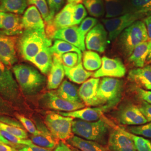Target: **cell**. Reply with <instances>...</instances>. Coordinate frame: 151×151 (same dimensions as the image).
<instances>
[{"label": "cell", "instance_id": "56", "mask_svg": "<svg viewBox=\"0 0 151 151\" xmlns=\"http://www.w3.org/2000/svg\"><path fill=\"white\" fill-rule=\"evenodd\" d=\"M4 12L0 11V29L2 28V18H3V15H4Z\"/></svg>", "mask_w": 151, "mask_h": 151}, {"label": "cell", "instance_id": "22", "mask_svg": "<svg viewBox=\"0 0 151 151\" xmlns=\"http://www.w3.org/2000/svg\"><path fill=\"white\" fill-rule=\"evenodd\" d=\"M1 29L5 34L9 36L20 35L24 30L22 16L15 14L4 12Z\"/></svg>", "mask_w": 151, "mask_h": 151}, {"label": "cell", "instance_id": "18", "mask_svg": "<svg viewBox=\"0 0 151 151\" xmlns=\"http://www.w3.org/2000/svg\"><path fill=\"white\" fill-rule=\"evenodd\" d=\"M109 109H110V108L105 105L95 108H82L70 112L58 113L64 116L71 117L87 122H95L101 119L104 113Z\"/></svg>", "mask_w": 151, "mask_h": 151}, {"label": "cell", "instance_id": "30", "mask_svg": "<svg viewBox=\"0 0 151 151\" xmlns=\"http://www.w3.org/2000/svg\"><path fill=\"white\" fill-rule=\"evenodd\" d=\"M27 0H0V11L21 15L24 13Z\"/></svg>", "mask_w": 151, "mask_h": 151}, {"label": "cell", "instance_id": "4", "mask_svg": "<svg viewBox=\"0 0 151 151\" xmlns=\"http://www.w3.org/2000/svg\"><path fill=\"white\" fill-rule=\"evenodd\" d=\"M149 41L146 24L138 20L125 29L119 36V48L124 57H129L140 44Z\"/></svg>", "mask_w": 151, "mask_h": 151}, {"label": "cell", "instance_id": "33", "mask_svg": "<svg viewBox=\"0 0 151 151\" xmlns=\"http://www.w3.org/2000/svg\"><path fill=\"white\" fill-rule=\"evenodd\" d=\"M50 50L53 54H57L61 56L69 52H75L78 54L80 62H82V51L72 44L68 43L63 40H55L53 44L50 47Z\"/></svg>", "mask_w": 151, "mask_h": 151}, {"label": "cell", "instance_id": "53", "mask_svg": "<svg viewBox=\"0 0 151 151\" xmlns=\"http://www.w3.org/2000/svg\"><path fill=\"white\" fill-rule=\"evenodd\" d=\"M0 143H4V144H6L9 145H12L9 141L7 140L1 134H0Z\"/></svg>", "mask_w": 151, "mask_h": 151}, {"label": "cell", "instance_id": "11", "mask_svg": "<svg viewBox=\"0 0 151 151\" xmlns=\"http://www.w3.org/2000/svg\"><path fill=\"white\" fill-rule=\"evenodd\" d=\"M16 36H9L0 30V60L7 67L14 66L18 61L16 53Z\"/></svg>", "mask_w": 151, "mask_h": 151}, {"label": "cell", "instance_id": "34", "mask_svg": "<svg viewBox=\"0 0 151 151\" xmlns=\"http://www.w3.org/2000/svg\"><path fill=\"white\" fill-rule=\"evenodd\" d=\"M83 4L89 14L94 17H100L105 14L104 0H83Z\"/></svg>", "mask_w": 151, "mask_h": 151}, {"label": "cell", "instance_id": "27", "mask_svg": "<svg viewBox=\"0 0 151 151\" xmlns=\"http://www.w3.org/2000/svg\"><path fill=\"white\" fill-rule=\"evenodd\" d=\"M65 75L73 82L81 84L87 81L93 73L85 69L82 62L78 63L73 67H68L64 65Z\"/></svg>", "mask_w": 151, "mask_h": 151}, {"label": "cell", "instance_id": "10", "mask_svg": "<svg viewBox=\"0 0 151 151\" xmlns=\"http://www.w3.org/2000/svg\"><path fill=\"white\" fill-rule=\"evenodd\" d=\"M108 148L110 151H136L134 142L127 130L115 127L108 137Z\"/></svg>", "mask_w": 151, "mask_h": 151}, {"label": "cell", "instance_id": "31", "mask_svg": "<svg viewBox=\"0 0 151 151\" xmlns=\"http://www.w3.org/2000/svg\"><path fill=\"white\" fill-rule=\"evenodd\" d=\"M129 13L143 16L145 19L151 15V0H128Z\"/></svg>", "mask_w": 151, "mask_h": 151}, {"label": "cell", "instance_id": "29", "mask_svg": "<svg viewBox=\"0 0 151 151\" xmlns=\"http://www.w3.org/2000/svg\"><path fill=\"white\" fill-rule=\"evenodd\" d=\"M149 49V41L138 45L128 57L129 62L137 68L143 67L146 63Z\"/></svg>", "mask_w": 151, "mask_h": 151}, {"label": "cell", "instance_id": "35", "mask_svg": "<svg viewBox=\"0 0 151 151\" xmlns=\"http://www.w3.org/2000/svg\"><path fill=\"white\" fill-rule=\"evenodd\" d=\"M27 4L30 5L35 6L40 13L42 17L47 24V29L50 27L52 24V21L50 18V11L48 5L46 0H27Z\"/></svg>", "mask_w": 151, "mask_h": 151}, {"label": "cell", "instance_id": "51", "mask_svg": "<svg viewBox=\"0 0 151 151\" xmlns=\"http://www.w3.org/2000/svg\"><path fill=\"white\" fill-rule=\"evenodd\" d=\"M146 24V27L147 29L148 35L149 37V41L151 40V15L147 16L143 20Z\"/></svg>", "mask_w": 151, "mask_h": 151}, {"label": "cell", "instance_id": "5", "mask_svg": "<svg viewBox=\"0 0 151 151\" xmlns=\"http://www.w3.org/2000/svg\"><path fill=\"white\" fill-rule=\"evenodd\" d=\"M123 81L113 77H104L100 81L97 97L101 106L107 105L110 109L119 103L122 96Z\"/></svg>", "mask_w": 151, "mask_h": 151}, {"label": "cell", "instance_id": "41", "mask_svg": "<svg viewBox=\"0 0 151 151\" xmlns=\"http://www.w3.org/2000/svg\"><path fill=\"white\" fill-rule=\"evenodd\" d=\"M16 118L22 123L24 128L32 135H38L39 133V130L32 120L20 114H16Z\"/></svg>", "mask_w": 151, "mask_h": 151}, {"label": "cell", "instance_id": "21", "mask_svg": "<svg viewBox=\"0 0 151 151\" xmlns=\"http://www.w3.org/2000/svg\"><path fill=\"white\" fill-rule=\"evenodd\" d=\"M128 79L139 88L151 91V65H147L142 68H136L130 70Z\"/></svg>", "mask_w": 151, "mask_h": 151}, {"label": "cell", "instance_id": "39", "mask_svg": "<svg viewBox=\"0 0 151 151\" xmlns=\"http://www.w3.org/2000/svg\"><path fill=\"white\" fill-rule=\"evenodd\" d=\"M87 12L83 4H79L75 5L72 26H77L86 18Z\"/></svg>", "mask_w": 151, "mask_h": 151}, {"label": "cell", "instance_id": "54", "mask_svg": "<svg viewBox=\"0 0 151 151\" xmlns=\"http://www.w3.org/2000/svg\"><path fill=\"white\" fill-rule=\"evenodd\" d=\"M68 4H71L72 5H77L83 2V0H67Z\"/></svg>", "mask_w": 151, "mask_h": 151}, {"label": "cell", "instance_id": "16", "mask_svg": "<svg viewBox=\"0 0 151 151\" xmlns=\"http://www.w3.org/2000/svg\"><path fill=\"white\" fill-rule=\"evenodd\" d=\"M100 81L99 78H91L83 83L79 88L78 95L86 106L95 107L101 106L97 97Z\"/></svg>", "mask_w": 151, "mask_h": 151}, {"label": "cell", "instance_id": "44", "mask_svg": "<svg viewBox=\"0 0 151 151\" xmlns=\"http://www.w3.org/2000/svg\"><path fill=\"white\" fill-rule=\"evenodd\" d=\"M48 5L51 20L53 22L54 16L58 13L65 4V0H46Z\"/></svg>", "mask_w": 151, "mask_h": 151}, {"label": "cell", "instance_id": "52", "mask_svg": "<svg viewBox=\"0 0 151 151\" xmlns=\"http://www.w3.org/2000/svg\"><path fill=\"white\" fill-rule=\"evenodd\" d=\"M0 151H19L16 150V148L14 147H12L11 146L4 144V143H0Z\"/></svg>", "mask_w": 151, "mask_h": 151}, {"label": "cell", "instance_id": "25", "mask_svg": "<svg viewBox=\"0 0 151 151\" xmlns=\"http://www.w3.org/2000/svg\"><path fill=\"white\" fill-rule=\"evenodd\" d=\"M106 19L129 13L128 0H104Z\"/></svg>", "mask_w": 151, "mask_h": 151}, {"label": "cell", "instance_id": "24", "mask_svg": "<svg viewBox=\"0 0 151 151\" xmlns=\"http://www.w3.org/2000/svg\"><path fill=\"white\" fill-rule=\"evenodd\" d=\"M53 55V54L50 50V47H45L34 57L31 62L43 74L47 75L49 73L52 66Z\"/></svg>", "mask_w": 151, "mask_h": 151}, {"label": "cell", "instance_id": "47", "mask_svg": "<svg viewBox=\"0 0 151 151\" xmlns=\"http://www.w3.org/2000/svg\"><path fill=\"white\" fill-rule=\"evenodd\" d=\"M139 108L147 121L151 122V104L143 101Z\"/></svg>", "mask_w": 151, "mask_h": 151}, {"label": "cell", "instance_id": "49", "mask_svg": "<svg viewBox=\"0 0 151 151\" xmlns=\"http://www.w3.org/2000/svg\"><path fill=\"white\" fill-rule=\"evenodd\" d=\"M19 151H52V150L43 148L32 144L31 146H22Z\"/></svg>", "mask_w": 151, "mask_h": 151}, {"label": "cell", "instance_id": "48", "mask_svg": "<svg viewBox=\"0 0 151 151\" xmlns=\"http://www.w3.org/2000/svg\"><path fill=\"white\" fill-rule=\"evenodd\" d=\"M136 91L141 99L146 103L151 104V91L146 90L139 87H137L136 88Z\"/></svg>", "mask_w": 151, "mask_h": 151}, {"label": "cell", "instance_id": "36", "mask_svg": "<svg viewBox=\"0 0 151 151\" xmlns=\"http://www.w3.org/2000/svg\"><path fill=\"white\" fill-rule=\"evenodd\" d=\"M127 133L133 141L136 151H151V141L127 131Z\"/></svg>", "mask_w": 151, "mask_h": 151}, {"label": "cell", "instance_id": "13", "mask_svg": "<svg viewBox=\"0 0 151 151\" xmlns=\"http://www.w3.org/2000/svg\"><path fill=\"white\" fill-rule=\"evenodd\" d=\"M116 118L120 124L125 125H139L148 122L139 108L133 104H124L120 108Z\"/></svg>", "mask_w": 151, "mask_h": 151}, {"label": "cell", "instance_id": "42", "mask_svg": "<svg viewBox=\"0 0 151 151\" xmlns=\"http://www.w3.org/2000/svg\"><path fill=\"white\" fill-rule=\"evenodd\" d=\"M0 134L5 137L7 140L9 141L11 144L20 146H31L34 144L32 141L30 139H21L15 135H12L5 131L0 130Z\"/></svg>", "mask_w": 151, "mask_h": 151}, {"label": "cell", "instance_id": "17", "mask_svg": "<svg viewBox=\"0 0 151 151\" xmlns=\"http://www.w3.org/2000/svg\"><path fill=\"white\" fill-rule=\"evenodd\" d=\"M75 5L67 4L54 16L52 24L47 29L46 33L49 38L52 37L54 32L60 29L72 26Z\"/></svg>", "mask_w": 151, "mask_h": 151}, {"label": "cell", "instance_id": "14", "mask_svg": "<svg viewBox=\"0 0 151 151\" xmlns=\"http://www.w3.org/2000/svg\"><path fill=\"white\" fill-rule=\"evenodd\" d=\"M126 73V68L123 62L118 58H111L104 56L102 58V65L96 70L93 77H124Z\"/></svg>", "mask_w": 151, "mask_h": 151}, {"label": "cell", "instance_id": "9", "mask_svg": "<svg viewBox=\"0 0 151 151\" xmlns=\"http://www.w3.org/2000/svg\"><path fill=\"white\" fill-rule=\"evenodd\" d=\"M40 104L45 108L57 111L70 112L84 108L83 103H70L58 96L56 91H50L44 93L40 99Z\"/></svg>", "mask_w": 151, "mask_h": 151}, {"label": "cell", "instance_id": "1", "mask_svg": "<svg viewBox=\"0 0 151 151\" xmlns=\"http://www.w3.org/2000/svg\"><path fill=\"white\" fill-rule=\"evenodd\" d=\"M52 44V40L46 32L24 30L17 39V49L24 60L31 62L44 47H51Z\"/></svg>", "mask_w": 151, "mask_h": 151}, {"label": "cell", "instance_id": "20", "mask_svg": "<svg viewBox=\"0 0 151 151\" xmlns=\"http://www.w3.org/2000/svg\"><path fill=\"white\" fill-rule=\"evenodd\" d=\"M65 76L64 65L61 56L53 54V64L47 80V88L49 90H53L58 88L62 83Z\"/></svg>", "mask_w": 151, "mask_h": 151}, {"label": "cell", "instance_id": "15", "mask_svg": "<svg viewBox=\"0 0 151 151\" xmlns=\"http://www.w3.org/2000/svg\"><path fill=\"white\" fill-rule=\"evenodd\" d=\"M52 39L61 40L72 44L82 52L85 51V39L77 26H71L57 30L54 32Z\"/></svg>", "mask_w": 151, "mask_h": 151}, {"label": "cell", "instance_id": "43", "mask_svg": "<svg viewBox=\"0 0 151 151\" xmlns=\"http://www.w3.org/2000/svg\"><path fill=\"white\" fill-rule=\"evenodd\" d=\"M63 65L68 67H73L80 62L78 54L75 52H69L61 55Z\"/></svg>", "mask_w": 151, "mask_h": 151}, {"label": "cell", "instance_id": "6", "mask_svg": "<svg viewBox=\"0 0 151 151\" xmlns=\"http://www.w3.org/2000/svg\"><path fill=\"white\" fill-rule=\"evenodd\" d=\"M73 118L59 113L49 112L45 118V124L51 134L57 140H68L72 135Z\"/></svg>", "mask_w": 151, "mask_h": 151}, {"label": "cell", "instance_id": "7", "mask_svg": "<svg viewBox=\"0 0 151 151\" xmlns=\"http://www.w3.org/2000/svg\"><path fill=\"white\" fill-rule=\"evenodd\" d=\"M144 19L143 16L139 14L127 13L121 16L103 19L102 22L108 32L109 39L113 41L134 22Z\"/></svg>", "mask_w": 151, "mask_h": 151}, {"label": "cell", "instance_id": "8", "mask_svg": "<svg viewBox=\"0 0 151 151\" xmlns=\"http://www.w3.org/2000/svg\"><path fill=\"white\" fill-rule=\"evenodd\" d=\"M0 95L11 103L17 101L19 96V86L8 67L0 60Z\"/></svg>", "mask_w": 151, "mask_h": 151}, {"label": "cell", "instance_id": "38", "mask_svg": "<svg viewBox=\"0 0 151 151\" xmlns=\"http://www.w3.org/2000/svg\"><path fill=\"white\" fill-rule=\"evenodd\" d=\"M130 132L135 135H139L151 138V122L148 123L132 126L128 128Z\"/></svg>", "mask_w": 151, "mask_h": 151}, {"label": "cell", "instance_id": "23", "mask_svg": "<svg viewBox=\"0 0 151 151\" xmlns=\"http://www.w3.org/2000/svg\"><path fill=\"white\" fill-rule=\"evenodd\" d=\"M37 125L39 133L38 135L31 137L32 143L35 145L50 150L54 148L58 143L57 139L51 134L45 124L44 125L42 122H38Z\"/></svg>", "mask_w": 151, "mask_h": 151}, {"label": "cell", "instance_id": "55", "mask_svg": "<svg viewBox=\"0 0 151 151\" xmlns=\"http://www.w3.org/2000/svg\"><path fill=\"white\" fill-rule=\"evenodd\" d=\"M149 43H150V49H149V53L147 57V58L146 60V62L147 63H151V40L149 41Z\"/></svg>", "mask_w": 151, "mask_h": 151}, {"label": "cell", "instance_id": "40", "mask_svg": "<svg viewBox=\"0 0 151 151\" xmlns=\"http://www.w3.org/2000/svg\"><path fill=\"white\" fill-rule=\"evenodd\" d=\"M97 19L91 17H87L80 24L79 26V29L81 32L82 35L86 38L87 34L89 32L93 27L96 25H97Z\"/></svg>", "mask_w": 151, "mask_h": 151}, {"label": "cell", "instance_id": "50", "mask_svg": "<svg viewBox=\"0 0 151 151\" xmlns=\"http://www.w3.org/2000/svg\"><path fill=\"white\" fill-rule=\"evenodd\" d=\"M53 151H72L71 147L67 145L63 140H60L54 148Z\"/></svg>", "mask_w": 151, "mask_h": 151}, {"label": "cell", "instance_id": "46", "mask_svg": "<svg viewBox=\"0 0 151 151\" xmlns=\"http://www.w3.org/2000/svg\"><path fill=\"white\" fill-rule=\"evenodd\" d=\"M0 122H2L5 124L10 125L12 126H14L16 127H19L20 128H24L23 125L20 122H18L14 118H12L11 117L4 116V115H0ZM23 129V128H22Z\"/></svg>", "mask_w": 151, "mask_h": 151}, {"label": "cell", "instance_id": "3", "mask_svg": "<svg viewBox=\"0 0 151 151\" xmlns=\"http://www.w3.org/2000/svg\"><path fill=\"white\" fill-rule=\"evenodd\" d=\"M109 124L104 118L95 122H87L80 119L73 120L72 132L77 137L86 140L105 144L109 130Z\"/></svg>", "mask_w": 151, "mask_h": 151}, {"label": "cell", "instance_id": "32", "mask_svg": "<svg viewBox=\"0 0 151 151\" xmlns=\"http://www.w3.org/2000/svg\"><path fill=\"white\" fill-rule=\"evenodd\" d=\"M83 66L87 71L98 70L102 65V58L96 52L85 51L83 54Z\"/></svg>", "mask_w": 151, "mask_h": 151}, {"label": "cell", "instance_id": "37", "mask_svg": "<svg viewBox=\"0 0 151 151\" xmlns=\"http://www.w3.org/2000/svg\"><path fill=\"white\" fill-rule=\"evenodd\" d=\"M0 130L5 131L6 132H7L12 135H15L16 137L23 139H27L28 137L27 133L24 129L10 125H7L1 122H0Z\"/></svg>", "mask_w": 151, "mask_h": 151}, {"label": "cell", "instance_id": "19", "mask_svg": "<svg viewBox=\"0 0 151 151\" xmlns=\"http://www.w3.org/2000/svg\"><path fill=\"white\" fill-rule=\"evenodd\" d=\"M22 22L24 30L46 32L44 20L35 6H31L25 10L22 17Z\"/></svg>", "mask_w": 151, "mask_h": 151}, {"label": "cell", "instance_id": "12", "mask_svg": "<svg viewBox=\"0 0 151 151\" xmlns=\"http://www.w3.org/2000/svg\"><path fill=\"white\" fill-rule=\"evenodd\" d=\"M108 34L102 24L98 23L87 34L86 47L88 50L99 53L105 51L108 44Z\"/></svg>", "mask_w": 151, "mask_h": 151}, {"label": "cell", "instance_id": "28", "mask_svg": "<svg viewBox=\"0 0 151 151\" xmlns=\"http://www.w3.org/2000/svg\"><path fill=\"white\" fill-rule=\"evenodd\" d=\"M67 143L73 147L81 151H110L108 147L96 142L87 140L76 135H73L67 140Z\"/></svg>", "mask_w": 151, "mask_h": 151}, {"label": "cell", "instance_id": "2", "mask_svg": "<svg viewBox=\"0 0 151 151\" xmlns=\"http://www.w3.org/2000/svg\"><path fill=\"white\" fill-rule=\"evenodd\" d=\"M12 70L19 86L26 95H36L45 86V76L30 65L17 64L12 67Z\"/></svg>", "mask_w": 151, "mask_h": 151}, {"label": "cell", "instance_id": "57", "mask_svg": "<svg viewBox=\"0 0 151 151\" xmlns=\"http://www.w3.org/2000/svg\"><path fill=\"white\" fill-rule=\"evenodd\" d=\"M71 148H72V151H81L80 150H78V149H77V148H75V147H71Z\"/></svg>", "mask_w": 151, "mask_h": 151}, {"label": "cell", "instance_id": "45", "mask_svg": "<svg viewBox=\"0 0 151 151\" xmlns=\"http://www.w3.org/2000/svg\"><path fill=\"white\" fill-rule=\"evenodd\" d=\"M13 113V108L7 100L0 95V115H10Z\"/></svg>", "mask_w": 151, "mask_h": 151}, {"label": "cell", "instance_id": "26", "mask_svg": "<svg viewBox=\"0 0 151 151\" xmlns=\"http://www.w3.org/2000/svg\"><path fill=\"white\" fill-rule=\"evenodd\" d=\"M56 93L58 96L70 103H83L78 95L77 87L67 80L62 82Z\"/></svg>", "mask_w": 151, "mask_h": 151}]
</instances>
